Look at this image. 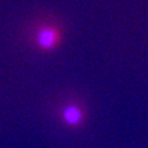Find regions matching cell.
Returning <instances> with one entry per match:
<instances>
[{"instance_id": "1", "label": "cell", "mask_w": 148, "mask_h": 148, "mask_svg": "<svg viewBox=\"0 0 148 148\" xmlns=\"http://www.w3.org/2000/svg\"><path fill=\"white\" fill-rule=\"evenodd\" d=\"M61 41V32L58 29L53 26H45L41 27L37 32L36 42L43 49H52L58 45Z\"/></svg>"}, {"instance_id": "2", "label": "cell", "mask_w": 148, "mask_h": 148, "mask_svg": "<svg viewBox=\"0 0 148 148\" xmlns=\"http://www.w3.org/2000/svg\"><path fill=\"white\" fill-rule=\"evenodd\" d=\"M63 120L71 126H77L83 121V112L78 106L69 105L63 111Z\"/></svg>"}]
</instances>
